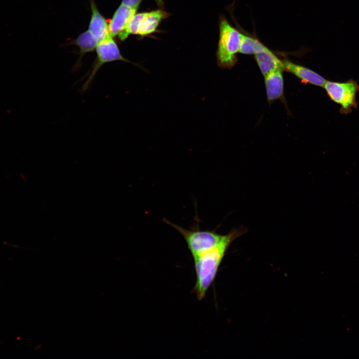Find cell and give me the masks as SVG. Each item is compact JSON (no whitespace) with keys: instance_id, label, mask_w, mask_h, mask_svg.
Instances as JSON below:
<instances>
[{"instance_id":"12","label":"cell","mask_w":359,"mask_h":359,"mask_svg":"<svg viewBox=\"0 0 359 359\" xmlns=\"http://www.w3.org/2000/svg\"><path fill=\"white\" fill-rule=\"evenodd\" d=\"M74 41L75 44L80 50L79 58L73 68L76 70L80 67L83 56L95 49L99 41L88 30L79 35Z\"/></svg>"},{"instance_id":"2","label":"cell","mask_w":359,"mask_h":359,"mask_svg":"<svg viewBox=\"0 0 359 359\" xmlns=\"http://www.w3.org/2000/svg\"><path fill=\"white\" fill-rule=\"evenodd\" d=\"M219 35L216 55L217 63L222 68H231L236 63L239 52L241 34L221 16L219 21Z\"/></svg>"},{"instance_id":"4","label":"cell","mask_w":359,"mask_h":359,"mask_svg":"<svg viewBox=\"0 0 359 359\" xmlns=\"http://www.w3.org/2000/svg\"><path fill=\"white\" fill-rule=\"evenodd\" d=\"M323 87L330 100L340 105V113L348 114L353 108H357L356 96L359 85L357 81L353 79L343 82L326 80Z\"/></svg>"},{"instance_id":"13","label":"cell","mask_w":359,"mask_h":359,"mask_svg":"<svg viewBox=\"0 0 359 359\" xmlns=\"http://www.w3.org/2000/svg\"><path fill=\"white\" fill-rule=\"evenodd\" d=\"M264 45L257 39L241 33L239 52L244 54H255Z\"/></svg>"},{"instance_id":"8","label":"cell","mask_w":359,"mask_h":359,"mask_svg":"<svg viewBox=\"0 0 359 359\" xmlns=\"http://www.w3.org/2000/svg\"><path fill=\"white\" fill-rule=\"evenodd\" d=\"M282 70H274L264 76L267 100L272 103L284 98V79Z\"/></svg>"},{"instance_id":"3","label":"cell","mask_w":359,"mask_h":359,"mask_svg":"<svg viewBox=\"0 0 359 359\" xmlns=\"http://www.w3.org/2000/svg\"><path fill=\"white\" fill-rule=\"evenodd\" d=\"M164 221L182 236L193 257L215 247L223 237L214 231L201 230L198 227L195 226L187 229L167 219H164Z\"/></svg>"},{"instance_id":"1","label":"cell","mask_w":359,"mask_h":359,"mask_svg":"<svg viewBox=\"0 0 359 359\" xmlns=\"http://www.w3.org/2000/svg\"><path fill=\"white\" fill-rule=\"evenodd\" d=\"M243 231L232 230L223 235L221 241L213 248L193 257L196 273L194 292L199 300L202 299L216 276L218 267L230 243Z\"/></svg>"},{"instance_id":"7","label":"cell","mask_w":359,"mask_h":359,"mask_svg":"<svg viewBox=\"0 0 359 359\" xmlns=\"http://www.w3.org/2000/svg\"><path fill=\"white\" fill-rule=\"evenodd\" d=\"M282 61L284 70L294 75L302 83L319 87L324 86L326 79L316 72L288 59H284Z\"/></svg>"},{"instance_id":"5","label":"cell","mask_w":359,"mask_h":359,"mask_svg":"<svg viewBox=\"0 0 359 359\" xmlns=\"http://www.w3.org/2000/svg\"><path fill=\"white\" fill-rule=\"evenodd\" d=\"M95 49L97 56L92 67L83 77V78L86 79L80 91L82 93H85L89 88L96 74L105 64L115 61H122L135 64L122 55L117 43L111 36L100 41Z\"/></svg>"},{"instance_id":"10","label":"cell","mask_w":359,"mask_h":359,"mask_svg":"<svg viewBox=\"0 0 359 359\" xmlns=\"http://www.w3.org/2000/svg\"><path fill=\"white\" fill-rule=\"evenodd\" d=\"M137 10L121 4L116 10L108 25L110 35L114 37L122 32Z\"/></svg>"},{"instance_id":"6","label":"cell","mask_w":359,"mask_h":359,"mask_svg":"<svg viewBox=\"0 0 359 359\" xmlns=\"http://www.w3.org/2000/svg\"><path fill=\"white\" fill-rule=\"evenodd\" d=\"M168 16V13L161 9L135 14L118 37L124 41L130 34L142 36L151 34L156 31L160 22Z\"/></svg>"},{"instance_id":"14","label":"cell","mask_w":359,"mask_h":359,"mask_svg":"<svg viewBox=\"0 0 359 359\" xmlns=\"http://www.w3.org/2000/svg\"><path fill=\"white\" fill-rule=\"evenodd\" d=\"M142 0H122L121 4L138 9Z\"/></svg>"},{"instance_id":"11","label":"cell","mask_w":359,"mask_h":359,"mask_svg":"<svg viewBox=\"0 0 359 359\" xmlns=\"http://www.w3.org/2000/svg\"><path fill=\"white\" fill-rule=\"evenodd\" d=\"M91 17L88 30L96 38L99 42L110 36L107 21L99 11L94 0H90Z\"/></svg>"},{"instance_id":"9","label":"cell","mask_w":359,"mask_h":359,"mask_svg":"<svg viewBox=\"0 0 359 359\" xmlns=\"http://www.w3.org/2000/svg\"><path fill=\"white\" fill-rule=\"evenodd\" d=\"M255 59L259 69L264 76L276 70H284L282 60L270 49L264 45L255 54Z\"/></svg>"},{"instance_id":"15","label":"cell","mask_w":359,"mask_h":359,"mask_svg":"<svg viewBox=\"0 0 359 359\" xmlns=\"http://www.w3.org/2000/svg\"><path fill=\"white\" fill-rule=\"evenodd\" d=\"M155 0L156 1V2H157V4H158L159 6H160V7H163V5H164V2H163V0Z\"/></svg>"}]
</instances>
